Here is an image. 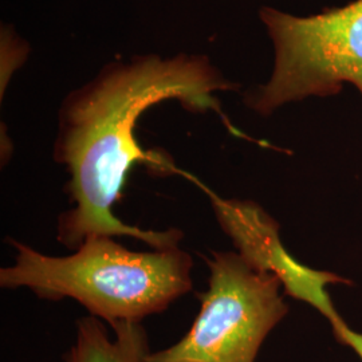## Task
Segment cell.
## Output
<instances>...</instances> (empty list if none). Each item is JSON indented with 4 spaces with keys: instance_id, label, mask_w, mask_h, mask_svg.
Here are the masks:
<instances>
[{
    "instance_id": "cell-4",
    "label": "cell",
    "mask_w": 362,
    "mask_h": 362,
    "mask_svg": "<svg viewBox=\"0 0 362 362\" xmlns=\"http://www.w3.org/2000/svg\"><path fill=\"white\" fill-rule=\"evenodd\" d=\"M208 287L189 330L144 362H255L259 349L288 311L281 282L235 251H211Z\"/></svg>"
},
{
    "instance_id": "cell-3",
    "label": "cell",
    "mask_w": 362,
    "mask_h": 362,
    "mask_svg": "<svg viewBox=\"0 0 362 362\" xmlns=\"http://www.w3.org/2000/svg\"><path fill=\"white\" fill-rule=\"evenodd\" d=\"M260 19L275 61L270 79L245 97L251 110L270 116L288 103L334 95L345 82L362 94V0L308 18L263 7Z\"/></svg>"
},
{
    "instance_id": "cell-7",
    "label": "cell",
    "mask_w": 362,
    "mask_h": 362,
    "mask_svg": "<svg viewBox=\"0 0 362 362\" xmlns=\"http://www.w3.org/2000/svg\"><path fill=\"white\" fill-rule=\"evenodd\" d=\"M1 69H0V98H4L15 71L26 62L28 57V45L10 26H1Z\"/></svg>"
},
{
    "instance_id": "cell-6",
    "label": "cell",
    "mask_w": 362,
    "mask_h": 362,
    "mask_svg": "<svg viewBox=\"0 0 362 362\" xmlns=\"http://www.w3.org/2000/svg\"><path fill=\"white\" fill-rule=\"evenodd\" d=\"M107 332L104 321L88 315L77 321V334L65 362H144L149 353L141 324H121Z\"/></svg>"
},
{
    "instance_id": "cell-2",
    "label": "cell",
    "mask_w": 362,
    "mask_h": 362,
    "mask_svg": "<svg viewBox=\"0 0 362 362\" xmlns=\"http://www.w3.org/2000/svg\"><path fill=\"white\" fill-rule=\"evenodd\" d=\"M15 262L0 270V286L28 288L45 300H77L110 327L141 324L192 291L194 259L180 247L130 251L113 236L86 238L73 254L52 257L7 238Z\"/></svg>"
},
{
    "instance_id": "cell-5",
    "label": "cell",
    "mask_w": 362,
    "mask_h": 362,
    "mask_svg": "<svg viewBox=\"0 0 362 362\" xmlns=\"http://www.w3.org/2000/svg\"><path fill=\"white\" fill-rule=\"evenodd\" d=\"M184 176L206 194L220 228L230 236L242 258L259 272L275 275L285 286L287 296L310 303L326 315L338 341L349 346L357 344L360 334L341 320L324 288L327 284L349 285L350 281L332 272L313 270L293 258L281 243L279 224L257 203L221 197L191 173L185 172Z\"/></svg>"
},
{
    "instance_id": "cell-1",
    "label": "cell",
    "mask_w": 362,
    "mask_h": 362,
    "mask_svg": "<svg viewBox=\"0 0 362 362\" xmlns=\"http://www.w3.org/2000/svg\"><path fill=\"white\" fill-rule=\"evenodd\" d=\"M238 89L204 54H136L110 61L58 110L54 161L66 169L69 208L57 220V240L71 250L94 235L133 238L153 250L180 247L184 233L143 230L117 218L130 169L145 165L156 176L182 175L172 157L146 151L136 137L139 119L152 106L179 101L192 113L214 112L230 132L245 137L223 113L216 93Z\"/></svg>"
}]
</instances>
